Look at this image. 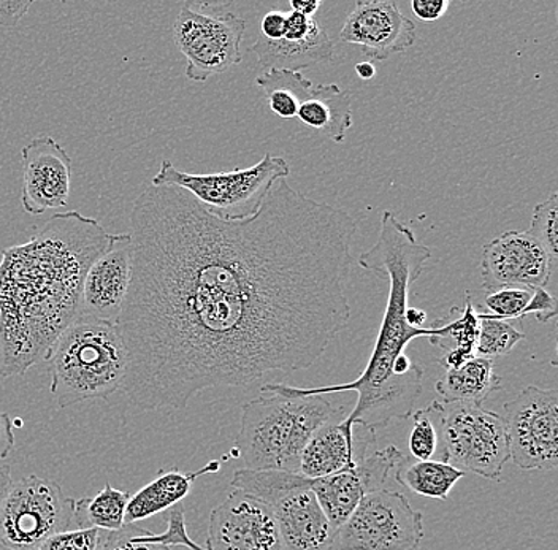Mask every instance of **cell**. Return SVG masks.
Masks as SVG:
<instances>
[{
	"mask_svg": "<svg viewBox=\"0 0 558 550\" xmlns=\"http://www.w3.org/2000/svg\"><path fill=\"white\" fill-rule=\"evenodd\" d=\"M131 229L132 280L114 322L128 353L121 389L140 410H183L207 389L306 370L351 322L357 222L286 178L243 221L151 186Z\"/></svg>",
	"mask_w": 558,
	"mask_h": 550,
	"instance_id": "6da1fadb",
	"label": "cell"
},
{
	"mask_svg": "<svg viewBox=\"0 0 558 550\" xmlns=\"http://www.w3.org/2000/svg\"><path fill=\"white\" fill-rule=\"evenodd\" d=\"M556 271L538 242L526 232L508 231L483 246L481 278L486 291L547 288Z\"/></svg>",
	"mask_w": 558,
	"mask_h": 550,
	"instance_id": "7c38bea8",
	"label": "cell"
},
{
	"mask_svg": "<svg viewBox=\"0 0 558 550\" xmlns=\"http://www.w3.org/2000/svg\"><path fill=\"white\" fill-rule=\"evenodd\" d=\"M278 82L296 102V118L308 127L323 132L335 143L347 140L352 127L351 96L338 85L314 86L302 72L274 71Z\"/></svg>",
	"mask_w": 558,
	"mask_h": 550,
	"instance_id": "d6986e66",
	"label": "cell"
},
{
	"mask_svg": "<svg viewBox=\"0 0 558 550\" xmlns=\"http://www.w3.org/2000/svg\"><path fill=\"white\" fill-rule=\"evenodd\" d=\"M312 486V479L305 478L295 472H281V469H236L233 473L232 487L247 493V496L264 501L271 506L282 497Z\"/></svg>",
	"mask_w": 558,
	"mask_h": 550,
	"instance_id": "4316f807",
	"label": "cell"
},
{
	"mask_svg": "<svg viewBox=\"0 0 558 550\" xmlns=\"http://www.w3.org/2000/svg\"><path fill=\"white\" fill-rule=\"evenodd\" d=\"M13 487L12 469L5 463H0V508Z\"/></svg>",
	"mask_w": 558,
	"mask_h": 550,
	"instance_id": "60d3db41",
	"label": "cell"
},
{
	"mask_svg": "<svg viewBox=\"0 0 558 550\" xmlns=\"http://www.w3.org/2000/svg\"><path fill=\"white\" fill-rule=\"evenodd\" d=\"M432 259V249L417 242L416 235L392 211H384L381 231L375 245L359 257V266L376 277L389 281V297L381 330L364 374L347 384L324 388H291L288 384L262 386L260 392L288 395H326V393L355 392V408L344 419L351 426L381 430L396 419H410L422 393L424 368L413 374L397 376L393 362L407 353L408 344L416 338H434L435 327L413 329L408 326V298L413 284L421 278Z\"/></svg>",
	"mask_w": 558,
	"mask_h": 550,
	"instance_id": "3957f363",
	"label": "cell"
},
{
	"mask_svg": "<svg viewBox=\"0 0 558 550\" xmlns=\"http://www.w3.org/2000/svg\"><path fill=\"white\" fill-rule=\"evenodd\" d=\"M45 362L56 405L68 408L120 391L128 353L117 322L80 315L52 344Z\"/></svg>",
	"mask_w": 558,
	"mask_h": 550,
	"instance_id": "5b68a950",
	"label": "cell"
},
{
	"mask_svg": "<svg viewBox=\"0 0 558 550\" xmlns=\"http://www.w3.org/2000/svg\"><path fill=\"white\" fill-rule=\"evenodd\" d=\"M289 175L291 166L288 160L271 152L250 169L207 175L181 172L169 159H163L151 186L181 187L216 218L243 221L256 215L274 184L282 178L288 180Z\"/></svg>",
	"mask_w": 558,
	"mask_h": 550,
	"instance_id": "8992f818",
	"label": "cell"
},
{
	"mask_svg": "<svg viewBox=\"0 0 558 550\" xmlns=\"http://www.w3.org/2000/svg\"><path fill=\"white\" fill-rule=\"evenodd\" d=\"M449 322H435L436 335L430 344L442 351L439 364L446 370H456L474 357L480 335V313L474 308L470 292L465 295L463 308H452Z\"/></svg>",
	"mask_w": 558,
	"mask_h": 550,
	"instance_id": "cb8c5ba5",
	"label": "cell"
},
{
	"mask_svg": "<svg viewBox=\"0 0 558 550\" xmlns=\"http://www.w3.org/2000/svg\"><path fill=\"white\" fill-rule=\"evenodd\" d=\"M465 478V473L442 461H414L400 463L396 479L400 486L421 497L448 500L456 484Z\"/></svg>",
	"mask_w": 558,
	"mask_h": 550,
	"instance_id": "d4e9b609",
	"label": "cell"
},
{
	"mask_svg": "<svg viewBox=\"0 0 558 550\" xmlns=\"http://www.w3.org/2000/svg\"><path fill=\"white\" fill-rule=\"evenodd\" d=\"M435 389L446 405L469 403L483 406L492 393L500 391L501 378L495 374L494 360L473 357L456 370H446L436 381Z\"/></svg>",
	"mask_w": 558,
	"mask_h": 550,
	"instance_id": "603a6c76",
	"label": "cell"
},
{
	"mask_svg": "<svg viewBox=\"0 0 558 550\" xmlns=\"http://www.w3.org/2000/svg\"><path fill=\"white\" fill-rule=\"evenodd\" d=\"M33 2H0V26L15 27L21 20L29 12Z\"/></svg>",
	"mask_w": 558,
	"mask_h": 550,
	"instance_id": "74e56055",
	"label": "cell"
},
{
	"mask_svg": "<svg viewBox=\"0 0 558 550\" xmlns=\"http://www.w3.org/2000/svg\"><path fill=\"white\" fill-rule=\"evenodd\" d=\"M219 468H221V462L213 461L194 473H181L177 468L162 469L156 479L131 497L125 510L124 525H135V522L173 508L190 496L195 480L209 473H218Z\"/></svg>",
	"mask_w": 558,
	"mask_h": 550,
	"instance_id": "7402d4cb",
	"label": "cell"
},
{
	"mask_svg": "<svg viewBox=\"0 0 558 550\" xmlns=\"http://www.w3.org/2000/svg\"><path fill=\"white\" fill-rule=\"evenodd\" d=\"M376 431L351 426L347 419L333 420L313 435L300 457L299 473L317 479L354 468L375 443Z\"/></svg>",
	"mask_w": 558,
	"mask_h": 550,
	"instance_id": "ac0fdd59",
	"label": "cell"
},
{
	"mask_svg": "<svg viewBox=\"0 0 558 550\" xmlns=\"http://www.w3.org/2000/svg\"><path fill=\"white\" fill-rule=\"evenodd\" d=\"M449 0H413L411 9L418 20L425 23H434V21L441 19L448 12Z\"/></svg>",
	"mask_w": 558,
	"mask_h": 550,
	"instance_id": "d590c367",
	"label": "cell"
},
{
	"mask_svg": "<svg viewBox=\"0 0 558 550\" xmlns=\"http://www.w3.org/2000/svg\"><path fill=\"white\" fill-rule=\"evenodd\" d=\"M396 445L366 455L354 468L344 469L326 478L312 479V492L331 527L340 530L354 513L362 498L372 490L383 489L387 476L403 462Z\"/></svg>",
	"mask_w": 558,
	"mask_h": 550,
	"instance_id": "5bb4252c",
	"label": "cell"
},
{
	"mask_svg": "<svg viewBox=\"0 0 558 550\" xmlns=\"http://www.w3.org/2000/svg\"><path fill=\"white\" fill-rule=\"evenodd\" d=\"M410 419H413L408 440L411 455L414 461H434L439 444V431L434 414L428 408L418 410L414 411Z\"/></svg>",
	"mask_w": 558,
	"mask_h": 550,
	"instance_id": "f546056e",
	"label": "cell"
},
{
	"mask_svg": "<svg viewBox=\"0 0 558 550\" xmlns=\"http://www.w3.org/2000/svg\"><path fill=\"white\" fill-rule=\"evenodd\" d=\"M102 531L96 528L87 530H68L56 533L35 550H97Z\"/></svg>",
	"mask_w": 558,
	"mask_h": 550,
	"instance_id": "d6a6232c",
	"label": "cell"
},
{
	"mask_svg": "<svg viewBox=\"0 0 558 550\" xmlns=\"http://www.w3.org/2000/svg\"><path fill=\"white\" fill-rule=\"evenodd\" d=\"M190 549H191V550H207V549L198 548V546H197V545H195V542H192V545H191V548H190Z\"/></svg>",
	"mask_w": 558,
	"mask_h": 550,
	"instance_id": "ee69618b",
	"label": "cell"
},
{
	"mask_svg": "<svg viewBox=\"0 0 558 550\" xmlns=\"http://www.w3.org/2000/svg\"><path fill=\"white\" fill-rule=\"evenodd\" d=\"M355 73H357L359 78L373 80L376 75L375 64L372 61L361 62V64L355 65Z\"/></svg>",
	"mask_w": 558,
	"mask_h": 550,
	"instance_id": "7bdbcfd3",
	"label": "cell"
},
{
	"mask_svg": "<svg viewBox=\"0 0 558 550\" xmlns=\"http://www.w3.org/2000/svg\"><path fill=\"white\" fill-rule=\"evenodd\" d=\"M75 500L52 480L27 476L13 482L0 508V545L35 550L56 533L70 530Z\"/></svg>",
	"mask_w": 558,
	"mask_h": 550,
	"instance_id": "9c48e42d",
	"label": "cell"
},
{
	"mask_svg": "<svg viewBox=\"0 0 558 550\" xmlns=\"http://www.w3.org/2000/svg\"><path fill=\"white\" fill-rule=\"evenodd\" d=\"M533 291L523 288H505L492 292L486 297L490 315L497 319H522L523 309L529 305Z\"/></svg>",
	"mask_w": 558,
	"mask_h": 550,
	"instance_id": "1f68e13d",
	"label": "cell"
},
{
	"mask_svg": "<svg viewBox=\"0 0 558 550\" xmlns=\"http://www.w3.org/2000/svg\"><path fill=\"white\" fill-rule=\"evenodd\" d=\"M320 7H323L320 0H291V10L306 19H314Z\"/></svg>",
	"mask_w": 558,
	"mask_h": 550,
	"instance_id": "ab89813d",
	"label": "cell"
},
{
	"mask_svg": "<svg viewBox=\"0 0 558 550\" xmlns=\"http://www.w3.org/2000/svg\"><path fill=\"white\" fill-rule=\"evenodd\" d=\"M97 550H170L155 539V533L135 525H124L118 531H102Z\"/></svg>",
	"mask_w": 558,
	"mask_h": 550,
	"instance_id": "4dcf8cb0",
	"label": "cell"
},
{
	"mask_svg": "<svg viewBox=\"0 0 558 550\" xmlns=\"http://www.w3.org/2000/svg\"><path fill=\"white\" fill-rule=\"evenodd\" d=\"M129 500H131V493L105 484L97 496L75 500L73 525H76L80 530H87V528H96L100 531L121 530L124 527Z\"/></svg>",
	"mask_w": 558,
	"mask_h": 550,
	"instance_id": "484cf974",
	"label": "cell"
},
{
	"mask_svg": "<svg viewBox=\"0 0 558 550\" xmlns=\"http://www.w3.org/2000/svg\"><path fill=\"white\" fill-rule=\"evenodd\" d=\"M15 449V431L9 414L0 411V463L5 461Z\"/></svg>",
	"mask_w": 558,
	"mask_h": 550,
	"instance_id": "f35d334b",
	"label": "cell"
},
{
	"mask_svg": "<svg viewBox=\"0 0 558 550\" xmlns=\"http://www.w3.org/2000/svg\"><path fill=\"white\" fill-rule=\"evenodd\" d=\"M428 410L441 437L442 462L463 473L501 479L511 455L500 414L469 403L432 402Z\"/></svg>",
	"mask_w": 558,
	"mask_h": 550,
	"instance_id": "52a82bcc",
	"label": "cell"
},
{
	"mask_svg": "<svg viewBox=\"0 0 558 550\" xmlns=\"http://www.w3.org/2000/svg\"><path fill=\"white\" fill-rule=\"evenodd\" d=\"M111 233L80 211L52 215L0 259V378L26 375L80 316L90 264Z\"/></svg>",
	"mask_w": 558,
	"mask_h": 550,
	"instance_id": "7a4b0ae2",
	"label": "cell"
},
{
	"mask_svg": "<svg viewBox=\"0 0 558 550\" xmlns=\"http://www.w3.org/2000/svg\"><path fill=\"white\" fill-rule=\"evenodd\" d=\"M422 514L403 493L376 489L362 498L338 530L341 550H417L424 538Z\"/></svg>",
	"mask_w": 558,
	"mask_h": 550,
	"instance_id": "30bf717a",
	"label": "cell"
},
{
	"mask_svg": "<svg viewBox=\"0 0 558 550\" xmlns=\"http://www.w3.org/2000/svg\"><path fill=\"white\" fill-rule=\"evenodd\" d=\"M343 419L324 395H260L244 403L232 454L247 469L299 473L303 449L319 428Z\"/></svg>",
	"mask_w": 558,
	"mask_h": 550,
	"instance_id": "277c9868",
	"label": "cell"
},
{
	"mask_svg": "<svg viewBox=\"0 0 558 550\" xmlns=\"http://www.w3.org/2000/svg\"><path fill=\"white\" fill-rule=\"evenodd\" d=\"M282 550H333L338 531L320 510L310 487L271 504Z\"/></svg>",
	"mask_w": 558,
	"mask_h": 550,
	"instance_id": "ffe728a7",
	"label": "cell"
},
{
	"mask_svg": "<svg viewBox=\"0 0 558 550\" xmlns=\"http://www.w3.org/2000/svg\"><path fill=\"white\" fill-rule=\"evenodd\" d=\"M207 550H282L274 510L233 490L209 515Z\"/></svg>",
	"mask_w": 558,
	"mask_h": 550,
	"instance_id": "4fadbf2b",
	"label": "cell"
},
{
	"mask_svg": "<svg viewBox=\"0 0 558 550\" xmlns=\"http://www.w3.org/2000/svg\"><path fill=\"white\" fill-rule=\"evenodd\" d=\"M558 306L556 295L550 294L547 288L533 289L532 298L523 309L522 319L526 316H535L541 323L549 322L557 318Z\"/></svg>",
	"mask_w": 558,
	"mask_h": 550,
	"instance_id": "836d02e7",
	"label": "cell"
},
{
	"mask_svg": "<svg viewBox=\"0 0 558 550\" xmlns=\"http://www.w3.org/2000/svg\"><path fill=\"white\" fill-rule=\"evenodd\" d=\"M246 21L229 3L186 2L173 24V40L186 58V78L204 83L242 62Z\"/></svg>",
	"mask_w": 558,
	"mask_h": 550,
	"instance_id": "ba28073f",
	"label": "cell"
},
{
	"mask_svg": "<svg viewBox=\"0 0 558 550\" xmlns=\"http://www.w3.org/2000/svg\"><path fill=\"white\" fill-rule=\"evenodd\" d=\"M558 194H550L543 204L536 205L533 210L529 235L538 242L541 248L549 257L550 264L557 270L558 264Z\"/></svg>",
	"mask_w": 558,
	"mask_h": 550,
	"instance_id": "f1b7e54d",
	"label": "cell"
},
{
	"mask_svg": "<svg viewBox=\"0 0 558 550\" xmlns=\"http://www.w3.org/2000/svg\"><path fill=\"white\" fill-rule=\"evenodd\" d=\"M23 187L21 205L27 215L40 216L68 205L72 159L64 146L45 135L21 149Z\"/></svg>",
	"mask_w": 558,
	"mask_h": 550,
	"instance_id": "2e32d148",
	"label": "cell"
},
{
	"mask_svg": "<svg viewBox=\"0 0 558 550\" xmlns=\"http://www.w3.org/2000/svg\"><path fill=\"white\" fill-rule=\"evenodd\" d=\"M509 455L525 472H554L558 465V392L536 386L506 403Z\"/></svg>",
	"mask_w": 558,
	"mask_h": 550,
	"instance_id": "8fae6325",
	"label": "cell"
},
{
	"mask_svg": "<svg viewBox=\"0 0 558 550\" xmlns=\"http://www.w3.org/2000/svg\"><path fill=\"white\" fill-rule=\"evenodd\" d=\"M523 338H525L523 332L515 329L508 320L480 313V335H477L474 357L494 360V358L511 353Z\"/></svg>",
	"mask_w": 558,
	"mask_h": 550,
	"instance_id": "83f0119b",
	"label": "cell"
},
{
	"mask_svg": "<svg viewBox=\"0 0 558 550\" xmlns=\"http://www.w3.org/2000/svg\"><path fill=\"white\" fill-rule=\"evenodd\" d=\"M416 37V24L401 13L396 0H359L340 33L341 41L361 48L372 61L404 53Z\"/></svg>",
	"mask_w": 558,
	"mask_h": 550,
	"instance_id": "9a60e30c",
	"label": "cell"
},
{
	"mask_svg": "<svg viewBox=\"0 0 558 550\" xmlns=\"http://www.w3.org/2000/svg\"><path fill=\"white\" fill-rule=\"evenodd\" d=\"M407 323L413 329H422L424 327L425 320H427V313L424 309L413 308V306H408L407 315Z\"/></svg>",
	"mask_w": 558,
	"mask_h": 550,
	"instance_id": "b9f144b4",
	"label": "cell"
},
{
	"mask_svg": "<svg viewBox=\"0 0 558 550\" xmlns=\"http://www.w3.org/2000/svg\"><path fill=\"white\" fill-rule=\"evenodd\" d=\"M260 36L267 40L277 41L284 38L286 33V12L281 10H271L265 13L260 23Z\"/></svg>",
	"mask_w": 558,
	"mask_h": 550,
	"instance_id": "8d00e7d4",
	"label": "cell"
},
{
	"mask_svg": "<svg viewBox=\"0 0 558 550\" xmlns=\"http://www.w3.org/2000/svg\"><path fill=\"white\" fill-rule=\"evenodd\" d=\"M132 280V239L110 235L107 249L90 264L83 283L80 315L117 320Z\"/></svg>",
	"mask_w": 558,
	"mask_h": 550,
	"instance_id": "e0dca14e",
	"label": "cell"
},
{
	"mask_svg": "<svg viewBox=\"0 0 558 550\" xmlns=\"http://www.w3.org/2000/svg\"><path fill=\"white\" fill-rule=\"evenodd\" d=\"M316 23L317 21L314 19H306V16L300 15V13L294 12V10H289V12L286 13L284 40H303V38L312 34Z\"/></svg>",
	"mask_w": 558,
	"mask_h": 550,
	"instance_id": "e575fe53",
	"label": "cell"
},
{
	"mask_svg": "<svg viewBox=\"0 0 558 550\" xmlns=\"http://www.w3.org/2000/svg\"><path fill=\"white\" fill-rule=\"evenodd\" d=\"M250 51L257 56L259 65L265 71L300 72L302 69L333 62L335 45L329 34L319 23L313 27L312 34L303 40L271 41L259 37Z\"/></svg>",
	"mask_w": 558,
	"mask_h": 550,
	"instance_id": "44dd1931",
	"label": "cell"
}]
</instances>
